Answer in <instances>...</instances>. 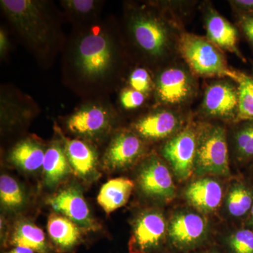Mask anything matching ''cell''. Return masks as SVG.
Wrapping results in <instances>:
<instances>
[{
    "instance_id": "1",
    "label": "cell",
    "mask_w": 253,
    "mask_h": 253,
    "mask_svg": "<svg viewBox=\"0 0 253 253\" xmlns=\"http://www.w3.org/2000/svg\"><path fill=\"white\" fill-rule=\"evenodd\" d=\"M65 82L76 93L85 96L109 91L116 82L121 49L111 18L76 26L63 49Z\"/></svg>"
},
{
    "instance_id": "2",
    "label": "cell",
    "mask_w": 253,
    "mask_h": 253,
    "mask_svg": "<svg viewBox=\"0 0 253 253\" xmlns=\"http://www.w3.org/2000/svg\"><path fill=\"white\" fill-rule=\"evenodd\" d=\"M0 6L15 34L38 63L49 67L66 40L54 4L42 0H1Z\"/></svg>"
},
{
    "instance_id": "3",
    "label": "cell",
    "mask_w": 253,
    "mask_h": 253,
    "mask_svg": "<svg viewBox=\"0 0 253 253\" xmlns=\"http://www.w3.org/2000/svg\"><path fill=\"white\" fill-rule=\"evenodd\" d=\"M126 28L133 44L151 60L161 59L170 45V33L166 23L151 11L136 9L126 18Z\"/></svg>"
},
{
    "instance_id": "4",
    "label": "cell",
    "mask_w": 253,
    "mask_h": 253,
    "mask_svg": "<svg viewBox=\"0 0 253 253\" xmlns=\"http://www.w3.org/2000/svg\"><path fill=\"white\" fill-rule=\"evenodd\" d=\"M179 51L194 72L205 77H227L239 83L242 73L229 67L217 46L211 41L190 33L179 38Z\"/></svg>"
},
{
    "instance_id": "5",
    "label": "cell",
    "mask_w": 253,
    "mask_h": 253,
    "mask_svg": "<svg viewBox=\"0 0 253 253\" xmlns=\"http://www.w3.org/2000/svg\"><path fill=\"white\" fill-rule=\"evenodd\" d=\"M195 168L198 174H229L226 131L219 126L208 127L197 141Z\"/></svg>"
},
{
    "instance_id": "6",
    "label": "cell",
    "mask_w": 253,
    "mask_h": 253,
    "mask_svg": "<svg viewBox=\"0 0 253 253\" xmlns=\"http://www.w3.org/2000/svg\"><path fill=\"white\" fill-rule=\"evenodd\" d=\"M168 234L171 249L177 253H189L206 241L207 221L196 213H179L169 223Z\"/></svg>"
},
{
    "instance_id": "7",
    "label": "cell",
    "mask_w": 253,
    "mask_h": 253,
    "mask_svg": "<svg viewBox=\"0 0 253 253\" xmlns=\"http://www.w3.org/2000/svg\"><path fill=\"white\" fill-rule=\"evenodd\" d=\"M167 226L164 216L149 211L136 219L128 244L129 253H156L164 244Z\"/></svg>"
},
{
    "instance_id": "8",
    "label": "cell",
    "mask_w": 253,
    "mask_h": 253,
    "mask_svg": "<svg viewBox=\"0 0 253 253\" xmlns=\"http://www.w3.org/2000/svg\"><path fill=\"white\" fill-rule=\"evenodd\" d=\"M113 116L109 106L101 103H89L73 113L66 125L77 135L96 138L102 135L112 126Z\"/></svg>"
},
{
    "instance_id": "9",
    "label": "cell",
    "mask_w": 253,
    "mask_h": 253,
    "mask_svg": "<svg viewBox=\"0 0 253 253\" xmlns=\"http://www.w3.org/2000/svg\"><path fill=\"white\" fill-rule=\"evenodd\" d=\"M48 204L60 214L67 217L80 228L96 231L98 224L91 216L89 206L79 188L70 186L48 200Z\"/></svg>"
},
{
    "instance_id": "10",
    "label": "cell",
    "mask_w": 253,
    "mask_h": 253,
    "mask_svg": "<svg viewBox=\"0 0 253 253\" xmlns=\"http://www.w3.org/2000/svg\"><path fill=\"white\" fill-rule=\"evenodd\" d=\"M197 141L194 131L186 129L168 141L163 147V156L180 180H186L194 172Z\"/></svg>"
},
{
    "instance_id": "11",
    "label": "cell",
    "mask_w": 253,
    "mask_h": 253,
    "mask_svg": "<svg viewBox=\"0 0 253 253\" xmlns=\"http://www.w3.org/2000/svg\"><path fill=\"white\" fill-rule=\"evenodd\" d=\"M138 179L141 191L150 198L168 201L175 196L171 173L157 158H149L143 164Z\"/></svg>"
},
{
    "instance_id": "12",
    "label": "cell",
    "mask_w": 253,
    "mask_h": 253,
    "mask_svg": "<svg viewBox=\"0 0 253 253\" xmlns=\"http://www.w3.org/2000/svg\"><path fill=\"white\" fill-rule=\"evenodd\" d=\"M141 139L131 132L118 133L113 138L104 157V166L109 171L121 170L130 166L142 154Z\"/></svg>"
},
{
    "instance_id": "13",
    "label": "cell",
    "mask_w": 253,
    "mask_h": 253,
    "mask_svg": "<svg viewBox=\"0 0 253 253\" xmlns=\"http://www.w3.org/2000/svg\"><path fill=\"white\" fill-rule=\"evenodd\" d=\"M156 89L161 102L179 104L185 101L192 92V81L184 70L168 68L158 75Z\"/></svg>"
},
{
    "instance_id": "14",
    "label": "cell",
    "mask_w": 253,
    "mask_h": 253,
    "mask_svg": "<svg viewBox=\"0 0 253 253\" xmlns=\"http://www.w3.org/2000/svg\"><path fill=\"white\" fill-rule=\"evenodd\" d=\"M239 107L238 88L227 83H213L208 86L204 100L205 111L212 117L234 118Z\"/></svg>"
},
{
    "instance_id": "15",
    "label": "cell",
    "mask_w": 253,
    "mask_h": 253,
    "mask_svg": "<svg viewBox=\"0 0 253 253\" xmlns=\"http://www.w3.org/2000/svg\"><path fill=\"white\" fill-rule=\"evenodd\" d=\"M39 111L36 104L26 95L15 89L1 88L0 112L3 125H17L31 119Z\"/></svg>"
},
{
    "instance_id": "16",
    "label": "cell",
    "mask_w": 253,
    "mask_h": 253,
    "mask_svg": "<svg viewBox=\"0 0 253 253\" xmlns=\"http://www.w3.org/2000/svg\"><path fill=\"white\" fill-rule=\"evenodd\" d=\"M47 231L56 252H73L81 243V228L62 214L57 213L50 214Z\"/></svg>"
},
{
    "instance_id": "17",
    "label": "cell",
    "mask_w": 253,
    "mask_h": 253,
    "mask_svg": "<svg viewBox=\"0 0 253 253\" xmlns=\"http://www.w3.org/2000/svg\"><path fill=\"white\" fill-rule=\"evenodd\" d=\"M66 157L75 174L84 180L94 179L98 174L97 156L87 143L73 139L65 143Z\"/></svg>"
},
{
    "instance_id": "18",
    "label": "cell",
    "mask_w": 253,
    "mask_h": 253,
    "mask_svg": "<svg viewBox=\"0 0 253 253\" xmlns=\"http://www.w3.org/2000/svg\"><path fill=\"white\" fill-rule=\"evenodd\" d=\"M206 30L209 41L221 49L230 51L246 62L238 46L239 34L236 27L225 18L214 11L208 13L206 18Z\"/></svg>"
},
{
    "instance_id": "19",
    "label": "cell",
    "mask_w": 253,
    "mask_h": 253,
    "mask_svg": "<svg viewBox=\"0 0 253 253\" xmlns=\"http://www.w3.org/2000/svg\"><path fill=\"white\" fill-rule=\"evenodd\" d=\"M186 197L190 204L203 212H212L220 206L222 188L214 179H199L191 183L186 190Z\"/></svg>"
},
{
    "instance_id": "20",
    "label": "cell",
    "mask_w": 253,
    "mask_h": 253,
    "mask_svg": "<svg viewBox=\"0 0 253 253\" xmlns=\"http://www.w3.org/2000/svg\"><path fill=\"white\" fill-rule=\"evenodd\" d=\"M178 124L179 121L175 114L161 111L141 118L134 125V129L142 137L157 140L171 135Z\"/></svg>"
},
{
    "instance_id": "21",
    "label": "cell",
    "mask_w": 253,
    "mask_h": 253,
    "mask_svg": "<svg viewBox=\"0 0 253 253\" xmlns=\"http://www.w3.org/2000/svg\"><path fill=\"white\" fill-rule=\"evenodd\" d=\"M134 187L133 181L127 178L111 179L100 189L98 204L105 212L110 214L127 203Z\"/></svg>"
},
{
    "instance_id": "22",
    "label": "cell",
    "mask_w": 253,
    "mask_h": 253,
    "mask_svg": "<svg viewBox=\"0 0 253 253\" xmlns=\"http://www.w3.org/2000/svg\"><path fill=\"white\" fill-rule=\"evenodd\" d=\"M42 168L44 182L49 187L56 186L69 174L72 169L61 144L53 143L46 150Z\"/></svg>"
},
{
    "instance_id": "23",
    "label": "cell",
    "mask_w": 253,
    "mask_h": 253,
    "mask_svg": "<svg viewBox=\"0 0 253 253\" xmlns=\"http://www.w3.org/2000/svg\"><path fill=\"white\" fill-rule=\"evenodd\" d=\"M46 151L39 143L31 139H23L12 148L9 161L26 172H36L43 166Z\"/></svg>"
},
{
    "instance_id": "24",
    "label": "cell",
    "mask_w": 253,
    "mask_h": 253,
    "mask_svg": "<svg viewBox=\"0 0 253 253\" xmlns=\"http://www.w3.org/2000/svg\"><path fill=\"white\" fill-rule=\"evenodd\" d=\"M60 4L64 16L76 27L101 19L104 2L98 0H62Z\"/></svg>"
},
{
    "instance_id": "25",
    "label": "cell",
    "mask_w": 253,
    "mask_h": 253,
    "mask_svg": "<svg viewBox=\"0 0 253 253\" xmlns=\"http://www.w3.org/2000/svg\"><path fill=\"white\" fill-rule=\"evenodd\" d=\"M10 244L14 246L29 248L37 253H53V249L46 241L41 228L28 221L18 223L13 231Z\"/></svg>"
},
{
    "instance_id": "26",
    "label": "cell",
    "mask_w": 253,
    "mask_h": 253,
    "mask_svg": "<svg viewBox=\"0 0 253 253\" xmlns=\"http://www.w3.org/2000/svg\"><path fill=\"white\" fill-rule=\"evenodd\" d=\"M231 216L247 219L253 206V185L238 182L231 187L226 201Z\"/></svg>"
},
{
    "instance_id": "27",
    "label": "cell",
    "mask_w": 253,
    "mask_h": 253,
    "mask_svg": "<svg viewBox=\"0 0 253 253\" xmlns=\"http://www.w3.org/2000/svg\"><path fill=\"white\" fill-rule=\"evenodd\" d=\"M0 199L1 206L9 211H17L26 201L24 191L14 178L6 174L0 177Z\"/></svg>"
},
{
    "instance_id": "28",
    "label": "cell",
    "mask_w": 253,
    "mask_h": 253,
    "mask_svg": "<svg viewBox=\"0 0 253 253\" xmlns=\"http://www.w3.org/2000/svg\"><path fill=\"white\" fill-rule=\"evenodd\" d=\"M239 107L236 121H253V78L242 73L238 83Z\"/></svg>"
},
{
    "instance_id": "29",
    "label": "cell",
    "mask_w": 253,
    "mask_h": 253,
    "mask_svg": "<svg viewBox=\"0 0 253 253\" xmlns=\"http://www.w3.org/2000/svg\"><path fill=\"white\" fill-rule=\"evenodd\" d=\"M243 123L234 136L236 154L241 162L253 161V121Z\"/></svg>"
},
{
    "instance_id": "30",
    "label": "cell",
    "mask_w": 253,
    "mask_h": 253,
    "mask_svg": "<svg viewBox=\"0 0 253 253\" xmlns=\"http://www.w3.org/2000/svg\"><path fill=\"white\" fill-rule=\"evenodd\" d=\"M226 253H253V230L246 227L232 233L226 239Z\"/></svg>"
},
{
    "instance_id": "31",
    "label": "cell",
    "mask_w": 253,
    "mask_h": 253,
    "mask_svg": "<svg viewBox=\"0 0 253 253\" xmlns=\"http://www.w3.org/2000/svg\"><path fill=\"white\" fill-rule=\"evenodd\" d=\"M151 78L149 72L144 68H136L131 73L129 84L131 89L146 94L151 89Z\"/></svg>"
},
{
    "instance_id": "32",
    "label": "cell",
    "mask_w": 253,
    "mask_h": 253,
    "mask_svg": "<svg viewBox=\"0 0 253 253\" xmlns=\"http://www.w3.org/2000/svg\"><path fill=\"white\" fill-rule=\"evenodd\" d=\"M146 100V96L143 93L133 89H126L121 92L120 96L121 104L126 110L136 109L140 107Z\"/></svg>"
},
{
    "instance_id": "33",
    "label": "cell",
    "mask_w": 253,
    "mask_h": 253,
    "mask_svg": "<svg viewBox=\"0 0 253 253\" xmlns=\"http://www.w3.org/2000/svg\"><path fill=\"white\" fill-rule=\"evenodd\" d=\"M239 26L253 47V15H239Z\"/></svg>"
},
{
    "instance_id": "34",
    "label": "cell",
    "mask_w": 253,
    "mask_h": 253,
    "mask_svg": "<svg viewBox=\"0 0 253 253\" xmlns=\"http://www.w3.org/2000/svg\"><path fill=\"white\" fill-rule=\"evenodd\" d=\"M230 2L239 15H253V0H235Z\"/></svg>"
},
{
    "instance_id": "35",
    "label": "cell",
    "mask_w": 253,
    "mask_h": 253,
    "mask_svg": "<svg viewBox=\"0 0 253 253\" xmlns=\"http://www.w3.org/2000/svg\"><path fill=\"white\" fill-rule=\"evenodd\" d=\"M9 48L10 44L7 33L1 28L0 31V56L1 59H4L8 54Z\"/></svg>"
},
{
    "instance_id": "36",
    "label": "cell",
    "mask_w": 253,
    "mask_h": 253,
    "mask_svg": "<svg viewBox=\"0 0 253 253\" xmlns=\"http://www.w3.org/2000/svg\"><path fill=\"white\" fill-rule=\"evenodd\" d=\"M4 253H37L36 251L29 248L22 247V246H15L12 249Z\"/></svg>"
},
{
    "instance_id": "37",
    "label": "cell",
    "mask_w": 253,
    "mask_h": 253,
    "mask_svg": "<svg viewBox=\"0 0 253 253\" xmlns=\"http://www.w3.org/2000/svg\"><path fill=\"white\" fill-rule=\"evenodd\" d=\"M246 226L253 230V206L250 212L249 217L246 219Z\"/></svg>"
},
{
    "instance_id": "38",
    "label": "cell",
    "mask_w": 253,
    "mask_h": 253,
    "mask_svg": "<svg viewBox=\"0 0 253 253\" xmlns=\"http://www.w3.org/2000/svg\"><path fill=\"white\" fill-rule=\"evenodd\" d=\"M194 253H222L219 250L216 249H211L208 250H204V251H197V252H194Z\"/></svg>"
},
{
    "instance_id": "39",
    "label": "cell",
    "mask_w": 253,
    "mask_h": 253,
    "mask_svg": "<svg viewBox=\"0 0 253 253\" xmlns=\"http://www.w3.org/2000/svg\"><path fill=\"white\" fill-rule=\"evenodd\" d=\"M251 173H252V175L253 176V163L252 166H251Z\"/></svg>"
}]
</instances>
